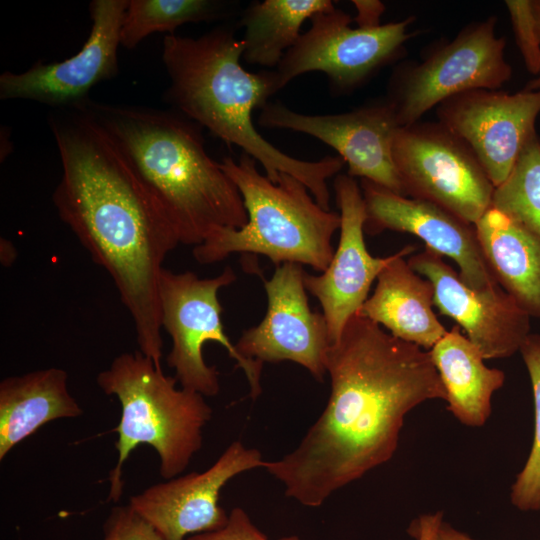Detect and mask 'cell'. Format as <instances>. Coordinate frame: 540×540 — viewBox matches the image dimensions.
I'll return each instance as SVG.
<instances>
[{"mask_svg": "<svg viewBox=\"0 0 540 540\" xmlns=\"http://www.w3.org/2000/svg\"><path fill=\"white\" fill-rule=\"evenodd\" d=\"M492 207L540 240V136L527 142L506 180L495 187Z\"/></svg>", "mask_w": 540, "mask_h": 540, "instance_id": "25", "label": "cell"}, {"mask_svg": "<svg viewBox=\"0 0 540 540\" xmlns=\"http://www.w3.org/2000/svg\"><path fill=\"white\" fill-rule=\"evenodd\" d=\"M221 7L210 0H128L120 45L133 49L152 33L173 34L185 23L214 19L222 13Z\"/></svg>", "mask_w": 540, "mask_h": 540, "instance_id": "24", "label": "cell"}, {"mask_svg": "<svg viewBox=\"0 0 540 540\" xmlns=\"http://www.w3.org/2000/svg\"><path fill=\"white\" fill-rule=\"evenodd\" d=\"M1 263L4 266H9L14 262L16 251L13 244L4 238H1Z\"/></svg>", "mask_w": 540, "mask_h": 540, "instance_id": "33", "label": "cell"}, {"mask_svg": "<svg viewBox=\"0 0 540 540\" xmlns=\"http://www.w3.org/2000/svg\"><path fill=\"white\" fill-rule=\"evenodd\" d=\"M236 278L230 266L212 278H200L191 271L175 273L163 269L159 282L160 321L172 342L166 361L182 388L205 397L215 396L220 391L219 372L205 362L202 351L207 342H216L242 369L250 397L255 400L262 392L263 363L241 356L227 337L218 299L219 290Z\"/></svg>", "mask_w": 540, "mask_h": 540, "instance_id": "8", "label": "cell"}, {"mask_svg": "<svg viewBox=\"0 0 540 540\" xmlns=\"http://www.w3.org/2000/svg\"><path fill=\"white\" fill-rule=\"evenodd\" d=\"M393 161L404 196L434 203L475 225L491 207L494 185L471 148L440 122L397 129Z\"/></svg>", "mask_w": 540, "mask_h": 540, "instance_id": "9", "label": "cell"}, {"mask_svg": "<svg viewBox=\"0 0 540 540\" xmlns=\"http://www.w3.org/2000/svg\"><path fill=\"white\" fill-rule=\"evenodd\" d=\"M539 114L540 89L515 93L473 89L436 107L438 122L471 148L494 187L506 180L536 134Z\"/></svg>", "mask_w": 540, "mask_h": 540, "instance_id": "12", "label": "cell"}, {"mask_svg": "<svg viewBox=\"0 0 540 540\" xmlns=\"http://www.w3.org/2000/svg\"><path fill=\"white\" fill-rule=\"evenodd\" d=\"M431 540H475L467 534L453 528L449 523L439 520L436 524Z\"/></svg>", "mask_w": 540, "mask_h": 540, "instance_id": "32", "label": "cell"}, {"mask_svg": "<svg viewBox=\"0 0 540 540\" xmlns=\"http://www.w3.org/2000/svg\"><path fill=\"white\" fill-rule=\"evenodd\" d=\"M50 127L62 163L52 196L57 213L111 277L139 351L161 366L159 282L178 234L85 104L57 109Z\"/></svg>", "mask_w": 540, "mask_h": 540, "instance_id": "2", "label": "cell"}, {"mask_svg": "<svg viewBox=\"0 0 540 540\" xmlns=\"http://www.w3.org/2000/svg\"><path fill=\"white\" fill-rule=\"evenodd\" d=\"M328 402L294 450L264 469L306 507L388 462L406 415L446 393L430 353L355 314L326 361Z\"/></svg>", "mask_w": 540, "mask_h": 540, "instance_id": "1", "label": "cell"}, {"mask_svg": "<svg viewBox=\"0 0 540 540\" xmlns=\"http://www.w3.org/2000/svg\"><path fill=\"white\" fill-rule=\"evenodd\" d=\"M128 0H93L91 30L81 50L60 62H38L22 73L0 75L2 100L24 99L57 109L83 104L97 83L118 74L120 32Z\"/></svg>", "mask_w": 540, "mask_h": 540, "instance_id": "14", "label": "cell"}, {"mask_svg": "<svg viewBox=\"0 0 540 540\" xmlns=\"http://www.w3.org/2000/svg\"><path fill=\"white\" fill-rule=\"evenodd\" d=\"M507 7L517 47L526 69L540 74V29L533 0H507Z\"/></svg>", "mask_w": 540, "mask_h": 540, "instance_id": "27", "label": "cell"}, {"mask_svg": "<svg viewBox=\"0 0 540 540\" xmlns=\"http://www.w3.org/2000/svg\"><path fill=\"white\" fill-rule=\"evenodd\" d=\"M440 519L442 512L422 515L411 522L407 531L415 540H431L433 530Z\"/></svg>", "mask_w": 540, "mask_h": 540, "instance_id": "31", "label": "cell"}, {"mask_svg": "<svg viewBox=\"0 0 540 540\" xmlns=\"http://www.w3.org/2000/svg\"><path fill=\"white\" fill-rule=\"evenodd\" d=\"M533 6L535 15L539 24L540 29V0H533ZM525 90L533 91V90H539L540 89V74L536 76L534 79L530 80L525 88Z\"/></svg>", "mask_w": 540, "mask_h": 540, "instance_id": "34", "label": "cell"}, {"mask_svg": "<svg viewBox=\"0 0 540 540\" xmlns=\"http://www.w3.org/2000/svg\"><path fill=\"white\" fill-rule=\"evenodd\" d=\"M305 273L297 263L276 266L271 279L264 280L267 312L263 320L245 330L235 347L244 358L263 364L297 363L322 382L331 342L323 314L309 306Z\"/></svg>", "mask_w": 540, "mask_h": 540, "instance_id": "13", "label": "cell"}, {"mask_svg": "<svg viewBox=\"0 0 540 540\" xmlns=\"http://www.w3.org/2000/svg\"><path fill=\"white\" fill-rule=\"evenodd\" d=\"M256 163L246 153L238 161L226 156L220 162L242 196L248 220L241 228L213 231L193 247V257L199 264H213L233 253H253L276 266L297 263L324 272L334 255L332 237L340 215L319 206L298 179L281 173L272 182Z\"/></svg>", "mask_w": 540, "mask_h": 540, "instance_id": "5", "label": "cell"}, {"mask_svg": "<svg viewBox=\"0 0 540 540\" xmlns=\"http://www.w3.org/2000/svg\"><path fill=\"white\" fill-rule=\"evenodd\" d=\"M258 123L310 135L337 151L348 166L349 176L404 196L392 155L393 139L400 126L386 98L349 112L326 115L303 114L269 102L261 109Z\"/></svg>", "mask_w": 540, "mask_h": 540, "instance_id": "11", "label": "cell"}, {"mask_svg": "<svg viewBox=\"0 0 540 540\" xmlns=\"http://www.w3.org/2000/svg\"><path fill=\"white\" fill-rule=\"evenodd\" d=\"M103 530V540H164L129 505L114 507Z\"/></svg>", "mask_w": 540, "mask_h": 540, "instance_id": "28", "label": "cell"}, {"mask_svg": "<svg viewBox=\"0 0 540 540\" xmlns=\"http://www.w3.org/2000/svg\"><path fill=\"white\" fill-rule=\"evenodd\" d=\"M68 388V374L56 367L10 376L0 382V460L43 425L82 414Z\"/></svg>", "mask_w": 540, "mask_h": 540, "instance_id": "20", "label": "cell"}, {"mask_svg": "<svg viewBox=\"0 0 540 540\" xmlns=\"http://www.w3.org/2000/svg\"><path fill=\"white\" fill-rule=\"evenodd\" d=\"M416 249L409 244L398 251L378 275L373 294L357 314L384 326L394 337L429 351L447 330L433 311V285L405 260Z\"/></svg>", "mask_w": 540, "mask_h": 540, "instance_id": "19", "label": "cell"}, {"mask_svg": "<svg viewBox=\"0 0 540 540\" xmlns=\"http://www.w3.org/2000/svg\"><path fill=\"white\" fill-rule=\"evenodd\" d=\"M474 226L498 284L525 313L540 319V240L492 206Z\"/></svg>", "mask_w": 540, "mask_h": 540, "instance_id": "21", "label": "cell"}, {"mask_svg": "<svg viewBox=\"0 0 540 540\" xmlns=\"http://www.w3.org/2000/svg\"><path fill=\"white\" fill-rule=\"evenodd\" d=\"M356 16L353 20L359 28H375L380 25L385 5L379 0H353Z\"/></svg>", "mask_w": 540, "mask_h": 540, "instance_id": "30", "label": "cell"}, {"mask_svg": "<svg viewBox=\"0 0 540 540\" xmlns=\"http://www.w3.org/2000/svg\"><path fill=\"white\" fill-rule=\"evenodd\" d=\"M310 20V29L273 70L278 91L300 75L320 71L327 75L334 93H350L399 60L405 43L416 35L408 31L413 16L375 28H353V18L335 8Z\"/></svg>", "mask_w": 540, "mask_h": 540, "instance_id": "10", "label": "cell"}, {"mask_svg": "<svg viewBox=\"0 0 540 540\" xmlns=\"http://www.w3.org/2000/svg\"><path fill=\"white\" fill-rule=\"evenodd\" d=\"M265 464L258 449L236 440L208 469L147 487L128 505L164 540L216 531L226 525L229 515L219 505L223 487L235 476Z\"/></svg>", "mask_w": 540, "mask_h": 540, "instance_id": "15", "label": "cell"}, {"mask_svg": "<svg viewBox=\"0 0 540 540\" xmlns=\"http://www.w3.org/2000/svg\"><path fill=\"white\" fill-rule=\"evenodd\" d=\"M177 382L139 350L118 355L97 375L100 389L116 396L121 405L115 428L118 456L108 477V500L117 502L122 496L123 466L138 445L156 451L165 480L185 471L202 447V431L212 417V408L205 396L177 388Z\"/></svg>", "mask_w": 540, "mask_h": 540, "instance_id": "6", "label": "cell"}, {"mask_svg": "<svg viewBox=\"0 0 540 540\" xmlns=\"http://www.w3.org/2000/svg\"><path fill=\"white\" fill-rule=\"evenodd\" d=\"M365 204L364 232L377 235L390 230L415 235L425 247L451 258L461 279L475 290L499 286L483 255L475 226L425 200L399 195L361 179Z\"/></svg>", "mask_w": 540, "mask_h": 540, "instance_id": "18", "label": "cell"}, {"mask_svg": "<svg viewBox=\"0 0 540 540\" xmlns=\"http://www.w3.org/2000/svg\"><path fill=\"white\" fill-rule=\"evenodd\" d=\"M407 262L433 285L440 314L456 322L485 360L519 352L531 333V317L500 285L488 290L469 287L441 255L426 247Z\"/></svg>", "mask_w": 540, "mask_h": 540, "instance_id": "16", "label": "cell"}, {"mask_svg": "<svg viewBox=\"0 0 540 540\" xmlns=\"http://www.w3.org/2000/svg\"><path fill=\"white\" fill-rule=\"evenodd\" d=\"M531 381L534 436L529 456L511 486L510 500L521 511L540 510V334L530 333L519 350Z\"/></svg>", "mask_w": 540, "mask_h": 540, "instance_id": "26", "label": "cell"}, {"mask_svg": "<svg viewBox=\"0 0 540 540\" xmlns=\"http://www.w3.org/2000/svg\"><path fill=\"white\" fill-rule=\"evenodd\" d=\"M185 540H269L267 536L251 521L247 512L234 507L224 527L216 531L194 534ZM278 540H302L297 535L282 537Z\"/></svg>", "mask_w": 540, "mask_h": 540, "instance_id": "29", "label": "cell"}, {"mask_svg": "<svg viewBox=\"0 0 540 540\" xmlns=\"http://www.w3.org/2000/svg\"><path fill=\"white\" fill-rule=\"evenodd\" d=\"M489 16L464 26L452 40L439 42L421 62H400L388 81L386 99L399 126L420 121L444 100L473 89H500L512 77L506 39Z\"/></svg>", "mask_w": 540, "mask_h": 540, "instance_id": "7", "label": "cell"}, {"mask_svg": "<svg viewBox=\"0 0 540 540\" xmlns=\"http://www.w3.org/2000/svg\"><path fill=\"white\" fill-rule=\"evenodd\" d=\"M242 38L217 27L197 38L167 34L162 61L170 84L164 99L176 112L256 160L272 182L286 173L302 182L317 204L330 211L327 180L344 165L339 156L300 160L267 141L255 128L253 111L278 92L274 71H246Z\"/></svg>", "mask_w": 540, "mask_h": 540, "instance_id": "3", "label": "cell"}, {"mask_svg": "<svg viewBox=\"0 0 540 540\" xmlns=\"http://www.w3.org/2000/svg\"><path fill=\"white\" fill-rule=\"evenodd\" d=\"M334 191L341 221L337 249L324 272L304 276L307 292L317 298L322 307L331 345L367 300L373 281L398 254L374 257L367 250L365 204L361 188L353 177L338 174Z\"/></svg>", "mask_w": 540, "mask_h": 540, "instance_id": "17", "label": "cell"}, {"mask_svg": "<svg viewBox=\"0 0 540 540\" xmlns=\"http://www.w3.org/2000/svg\"><path fill=\"white\" fill-rule=\"evenodd\" d=\"M429 353L445 389L447 410L463 425L483 426L491 415L493 394L505 383V373L485 365L458 325Z\"/></svg>", "mask_w": 540, "mask_h": 540, "instance_id": "22", "label": "cell"}, {"mask_svg": "<svg viewBox=\"0 0 540 540\" xmlns=\"http://www.w3.org/2000/svg\"><path fill=\"white\" fill-rule=\"evenodd\" d=\"M84 104L164 210L180 244L195 247L218 228L246 224L242 196L207 153L200 125L176 111Z\"/></svg>", "mask_w": 540, "mask_h": 540, "instance_id": "4", "label": "cell"}, {"mask_svg": "<svg viewBox=\"0 0 540 540\" xmlns=\"http://www.w3.org/2000/svg\"><path fill=\"white\" fill-rule=\"evenodd\" d=\"M330 0H265L248 6L241 18L244 27L242 59L248 64L277 67L301 36L307 19L331 11Z\"/></svg>", "mask_w": 540, "mask_h": 540, "instance_id": "23", "label": "cell"}]
</instances>
